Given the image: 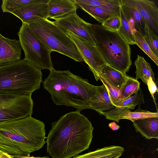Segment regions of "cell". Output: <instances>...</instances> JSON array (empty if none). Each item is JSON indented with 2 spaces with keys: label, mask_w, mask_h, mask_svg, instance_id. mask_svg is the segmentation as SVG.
<instances>
[{
  "label": "cell",
  "mask_w": 158,
  "mask_h": 158,
  "mask_svg": "<svg viewBox=\"0 0 158 158\" xmlns=\"http://www.w3.org/2000/svg\"><path fill=\"white\" fill-rule=\"evenodd\" d=\"M92 123L80 111L67 113L52 123L46 143L53 158H71L87 149L93 137Z\"/></svg>",
  "instance_id": "obj_1"
},
{
  "label": "cell",
  "mask_w": 158,
  "mask_h": 158,
  "mask_svg": "<svg viewBox=\"0 0 158 158\" xmlns=\"http://www.w3.org/2000/svg\"><path fill=\"white\" fill-rule=\"evenodd\" d=\"M44 123L31 115L0 124V150L11 156H29L46 143Z\"/></svg>",
  "instance_id": "obj_2"
},
{
  "label": "cell",
  "mask_w": 158,
  "mask_h": 158,
  "mask_svg": "<svg viewBox=\"0 0 158 158\" xmlns=\"http://www.w3.org/2000/svg\"><path fill=\"white\" fill-rule=\"evenodd\" d=\"M43 85L51 95V99L56 105L72 107L80 112L89 109L90 99L97 89V86L90 84L87 79L69 70L54 69L50 71Z\"/></svg>",
  "instance_id": "obj_3"
},
{
  "label": "cell",
  "mask_w": 158,
  "mask_h": 158,
  "mask_svg": "<svg viewBox=\"0 0 158 158\" xmlns=\"http://www.w3.org/2000/svg\"><path fill=\"white\" fill-rule=\"evenodd\" d=\"M41 70L24 59L0 64V93L31 95L43 82Z\"/></svg>",
  "instance_id": "obj_4"
},
{
  "label": "cell",
  "mask_w": 158,
  "mask_h": 158,
  "mask_svg": "<svg viewBox=\"0 0 158 158\" xmlns=\"http://www.w3.org/2000/svg\"><path fill=\"white\" fill-rule=\"evenodd\" d=\"M96 47L106 63L124 73L132 64L130 44L118 31L108 30L102 24H91Z\"/></svg>",
  "instance_id": "obj_5"
},
{
  "label": "cell",
  "mask_w": 158,
  "mask_h": 158,
  "mask_svg": "<svg viewBox=\"0 0 158 158\" xmlns=\"http://www.w3.org/2000/svg\"><path fill=\"white\" fill-rule=\"evenodd\" d=\"M26 23L37 37L52 52L60 53L77 62H84L73 41L53 21L42 19Z\"/></svg>",
  "instance_id": "obj_6"
},
{
  "label": "cell",
  "mask_w": 158,
  "mask_h": 158,
  "mask_svg": "<svg viewBox=\"0 0 158 158\" xmlns=\"http://www.w3.org/2000/svg\"><path fill=\"white\" fill-rule=\"evenodd\" d=\"M24 54L23 59L40 70L54 68L51 53L52 52L36 36L28 25L22 23L18 33Z\"/></svg>",
  "instance_id": "obj_7"
},
{
  "label": "cell",
  "mask_w": 158,
  "mask_h": 158,
  "mask_svg": "<svg viewBox=\"0 0 158 158\" xmlns=\"http://www.w3.org/2000/svg\"><path fill=\"white\" fill-rule=\"evenodd\" d=\"M31 96L0 93V124L31 115L33 102Z\"/></svg>",
  "instance_id": "obj_8"
},
{
  "label": "cell",
  "mask_w": 158,
  "mask_h": 158,
  "mask_svg": "<svg viewBox=\"0 0 158 158\" xmlns=\"http://www.w3.org/2000/svg\"><path fill=\"white\" fill-rule=\"evenodd\" d=\"M65 32L77 46L85 62L88 66L97 81L100 80L102 66L107 64L96 46H93L77 35Z\"/></svg>",
  "instance_id": "obj_9"
},
{
  "label": "cell",
  "mask_w": 158,
  "mask_h": 158,
  "mask_svg": "<svg viewBox=\"0 0 158 158\" xmlns=\"http://www.w3.org/2000/svg\"><path fill=\"white\" fill-rule=\"evenodd\" d=\"M53 22L64 32H72L93 46H96L91 29L92 24L81 19L76 12Z\"/></svg>",
  "instance_id": "obj_10"
},
{
  "label": "cell",
  "mask_w": 158,
  "mask_h": 158,
  "mask_svg": "<svg viewBox=\"0 0 158 158\" xmlns=\"http://www.w3.org/2000/svg\"><path fill=\"white\" fill-rule=\"evenodd\" d=\"M121 1L125 4L136 9L144 19L147 25L157 35L158 9L154 1L148 0Z\"/></svg>",
  "instance_id": "obj_11"
},
{
  "label": "cell",
  "mask_w": 158,
  "mask_h": 158,
  "mask_svg": "<svg viewBox=\"0 0 158 158\" xmlns=\"http://www.w3.org/2000/svg\"><path fill=\"white\" fill-rule=\"evenodd\" d=\"M143 95L141 88L130 97L121 101L115 105V107L110 110L98 112L105 116L106 118L118 123L119 117L125 111L134 109L136 106L144 104Z\"/></svg>",
  "instance_id": "obj_12"
},
{
  "label": "cell",
  "mask_w": 158,
  "mask_h": 158,
  "mask_svg": "<svg viewBox=\"0 0 158 158\" xmlns=\"http://www.w3.org/2000/svg\"><path fill=\"white\" fill-rule=\"evenodd\" d=\"M49 0L32 4L14 11L11 14L17 17L22 23L48 18Z\"/></svg>",
  "instance_id": "obj_13"
},
{
  "label": "cell",
  "mask_w": 158,
  "mask_h": 158,
  "mask_svg": "<svg viewBox=\"0 0 158 158\" xmlns=\"http://www.w3.org/2000/svg\"><path fill=\"white\" fill-rule=\"evenodd\" d=\"M22 49L19 40L6 38L0 33V64L20 60Z\"/></svg>",
  "instance_id": "obj_14"
},
{
  "label": "cell",
  "mask_w": 158,
  "mask_h": 158,
  "mask_svg": "<svg viewBox=\"0 0 158 158\" xmlns=\"http://www.w3.org/2000/svg\"><path fill=\"white\" fill-rule=\"evenodd\" d=\"M78 8L73 0H49L48 18L55 20L64 18L76 12Z\"/></svg>",
  "instance_id": "obj_15"
},
{
  "label": "cell",
  "mask_w": 158,
  "mask_h": 158,
  "mask_svg": "<svg viewBox=\"0 0 158 158\" xmlns=\"http://www.w3.org/2000/svg\"><path fill=\"white\" fill-rule=\"evenodd\" d=\"M115 107L104 85L103 84L101 86H97L96 94L90 100L89 109L98 112L110 110Z\"/></svg>",
  "instance_id": "obj_16"
},
{
  "label": "cell",
  "mask_w": 158,
  "mask_h": 158,
  "mask_svg": "<svg viewBox=\"0 0 158 158\" xmlns=\"http://www.w3.org/2000/svg\"><path fill=\"white\" fill-rule=\"evenodd\" d=\"M136 132L146 139H158V117L145 118L132 122Z\"/></svg>",
  "instance_id": "obj_17"
},
{
  "label": "cell",
  "mask_w": 158,
  "mask_h": 158,
  "mask_svg": "<svg viewBox=\"0 0 158 158\" xmlns=\"http://www.w3.org/2000/svg\"><path fill=\"white\" fill-rule=\"evenodd\" d=\"M100 76L111 85L119 90L122 88L129 76L105 64L102 67Z\"/></svg>",
  "instance_id": "obj_18"
},
{
  "label": "cell",
  "mask_w": 158,
  "mask_h": 158,
  "mask_svg": "<svg viewBox=\"0 0 158 158\" xmlns=\"http://www.w3.org/2000/svg\"><path fill=\"white\" fill-rule=\"evenodd\" d=\"M121 7L128 21L132 31L136 30L143 36L146 23L139 12L135 9L128 6L121 2Z\"/></svg>",
  "instance_id": "obj_19"
},
{
  "label": "cell",
  "mask_w": 158,
  "mask_h": 158,
  "mask_svg": "<svg viewBox=\"0 0 158 158\" xmlns=\"http://www.w3.org/2000/svg\"><path fill=\"white\" fill-rule=\"evenodd\" d=\"M124 151V149L122 147L110 145L82 155H78L73 158H119Z\"/></svg>",
  "instance_id": "obj_20"
},
{
  "label": "cell",
  "mask_w": 158,
  "mask_h": 158,
  "mask_svg": "<svg viewBox=\"0 0 158 158\" xmlns=\"http://www.w3.org/2000/svg\"><path fill=\"white\" fill-rule=\"evenodd\" d=\"M76 4L98 6L120 16L121 0H73Z\"/></svg>",
  "instance_id": "obj_21"
},
{
  "label": "cell",
  "mask_w": 158,
  "mask_h": 158,
  "mask_svg": "<svg viewBox=\"0 0 158 158\" xmlns=\"http://www.w3.org/2000/svg\"><path fill=\"white\" fill-rule=\"evenodd\" d=\"M134 64L136 67V79L140 78L146 84L150 77L155 81V75L150 64L143 56L138 55Z\"/></svg>",
  "instance_id": "obj_22"
},
{
  "label": "cell",
  "mask_w": 158,
  "mask_h": 158,
  "mask_svg": "<svg viewBox=\"0 0 158 158\" xmlns=\"http://www.w3.org/2000/svg\"><path fill=\"white\" fill-rule=\"evenodd\" d=\"M76 4L78 7L88 13L101 24L109 19L118 15L107 10L98 6L81 4Z\"/></svg>",
  "instance_id": "obj_23"
},
{
  "label": "cell",
  "mask_w": 158,
  "mask_h": 158,
  "mask_svg": "<svg viewBox=\"0 0 158 158\" xmlns=\"http://www.w3.org/2000/svg\"><path fill=\"white\" fill-rule=\"evenodd\" d=\"M44 0H2L1 9L4 12H12L29 5L42 2Z\"/></svg>",
  "instance_id": "obj_24"
},
{
  "label": "cell",
  "mask_w": 158,
  "mask_h": 158,
  "mask_svg": "<svg viewBox=\"0 0 158 158\" xmlns=\"http://www.w3.org/2000/svg\"><path fill=\"white\" fill-rule=\"evenodd\" d=\"M152 117H158V112H152L143 110L139 106V107L134 111L128 110L124 112L120 115L119 119H127L133 122L139 119Z\"/></svg>",
  "instance_id": "obj_25"
},
{
  "label": "cell",
  "mask_w": 158,
  "mask_h": 158,
  "mask_svg": "<svg viewBox=\"0 0 158 158\" xmlns=\"http://www.w3.org/2000/svg\"><path fill=\"white\" fill-rule=\"evenodd\" d=\"M120 16L121 20V25L118 31V32L129 44H135L131 29L121 7H120Z\"/></svg>",
  "instance_id": "obj_26"
},
{
  "label": "cell",
  "mask_w": 158,
  "mask_h": 158,
  "mask_svg": "<svg viewBox=\"0 0 158 158\" xmlns=\"http://www.w3.org/2000/svg\"><path fill=\"white\" fill-rule=\"evenodd\" d=\"M140 83L138 81L129 76L120 90L123 99L127 98L137 92L140 88Z\"/></svg>",
  "instance_id": "obj_27"
},
{
  "label": "cell",
  "mask_w": 158,
  "mask_h": 158,
  "mask_svg": "<svg viewBox=\"0 0 158 158\" xmlns=\"http://www.w3.org/2000/svg\"><path fill=\"white\" fill-rule=\"evenodd\" d=\"M136 44L158 65V57L153 53L145 41L143 36L139 31L135 30L132 31Z\"/></svg>",
  "instance_id": "obj_28"
},
{
  "label": "cell",
  "mask_w": 158,
  "mask_h": 158,
  "mask_svg": "<svg viewBox=\"0 0 158 158\" xmlns=\"http://www.w3.org/2000/svg\"><path fill=\"white\" fill-rule=\"evenodd\" d=\"M144 38L154 54L158 57V37L147 25L144 28Z\"/></svg>",
  "instance_id": "obj_29"
},
{
  "label": "cell",
  "mask_w": 158,
  "mask_h": 158,
  "mask_svg": "<svg viewBox=\"0 0 158 158\" xmlns=\"http://www.w3.org/2000/svg\"><path fill=\"white\" fill-rule=\"evenodd\" d=\"M100 80L107 89L112 104L115 105L119 102L123 100L122 98L120 90L113 87L101 76H100Z\"/></svg>",
  "instance_id": "obj_30"
},
{
  "label": "cell",
  "mask_w": 158,
  "mask_h": 158,
  "mask_svg": "<svg viewBox=\"0 0 158 158\" xmlns=\"http://www.w3.org/2000/svg\"><path fill=\"white\" fill-rule=\"evenodd\" d=\"M108 30L113 31H118L121 25L120 16L116 15L107 19L101 24Z\"/></svg>",
  "instance_id": "obj_31"
},
{
  "label": "cell",
  "mask_w": 158,
  "mask_h": 158,
  "mask_svg": "<svg viewBox=\"0 0 158 158\" xmlns=\"http://www.w3.org/2000/svg\"><path fill=\"white\" fill-rule=\"evenodd\" d=\"M146 85L148 86V90L156 105L157 111V106L154 97V94L158 91L156 85L154 81L151 77H150L148 80Z\"/></svg>",
  "instance_id": "obj_32"
},
{
  "label": "cell",
  "mask_w": 158,
  "mask_h": 158,
  "mask_svg": "<svg viewBox=\"0 0 158 158\" xmlns=\"http://www.w3.org/2000/svg\"><path fill=\"white\" fill-rule=\"evenodd\" d=\"M109 126L113 130H117L120 127L119 126L117 125V124L114 122L110 123L109 124Z\"/></svg>",
  "instance_id": "obj_33"
},
{
  "label": "cell",
  "mask_w": 158,
  "mask_h": 158,
  "mask_svg": "<svg viewBox=\"0 0 158 158\" xmlns=\"http://www.w3.org/2000/svg\"><path fill=\"white\" fill-rule=\"evenodd\" d=\"M0 158H12V157L7 153L0 150Z\"/></svg>",
  "instance_id": "obj_34"
},
{
  "label": "cell",
  "mask_w": 158,
  "mask_h": 158,
  "mask_svg": "<svg viewBox=\"0 0 158 158\" xmlns=\"http://www.w3.org/2000/svg\"><path fill=\"white\" fill-rule=\"evenodd\" d=\"M12 158H50L49 157H48L47 156H45L43 157H34L33 156H32L31 157L30 156H11Z\"/></svg>",
  "instance_id": "obj_35"
}]
</instances>
